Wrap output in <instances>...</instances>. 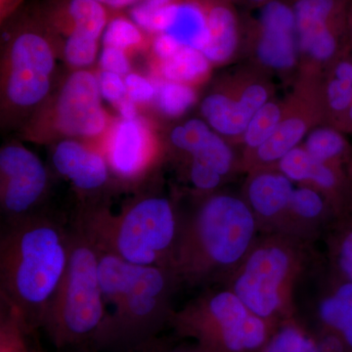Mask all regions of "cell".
<instances>
[{
  "instance_id": "obj_1",
  "label": "cell",
  "mask_w": 352,
  "mask_h": 352,
  "mask_svg": "<svg viewBox=\"0 0 352 352\" xmlns=\"http://www.w3.org/2000/svg\"><path fill=\"white\" fill-rule=\"evenodd\" d=\"M69 247V230L47 215L36 212L6 222L0 242L1 302L27 332L43 325L67 270Z\"/></svg>"
},
{
  "instance_id": "obj_2",
  "label": "cell",
  "mask_w": 352,
  "mask_h": 352,
  "mask_svg": "<svg viewBox=\"0 0 352 352\" xmlns=\"http://www.w3.org/2000/svg\"><path fill=\"white\" fill-rule=\"evenodd\" d=\"M69 236L68 265L43 325L58 349L98 344L108 318L96 240L78 219Z\"/></svg>"
},
{
  "instance_id": "obj_3",
  "label": "cell",
  "mask_w": 352,
  "mask_h": 352,
  "mask_svg": "<svg viewBox=\"0 0 352 352\" xmlns=\"http://www.w3.org/2000/svg\"><path fill=\"white\" fill-rule=\"evenodd\" d=\"M3 24L7 28L2 36V117H32L50 98L61 38L36 10L18 11Z\"/></svg>"
},
{
  "instance_id": "obj_4",
  "label": "cell",
  "mask_w": 352,
  "mask_h": 352,
  "mask_svg": "<svg viewBox=\"0 0 352 352\" xmlns=\"http://www.w3.org/2000/svg\"><path fill=\"white\" fill-rule=\"evenodd\" d=\"M78 219L97 242L127 263L170 268L178 236L177 215L170 199H136L113 214L100 206L85 208Z\"/></svg>"
},
{
  "instance_id": "obj_5",
  "label": "cell",
  "mask_w": 352,
  "mask_h": 352,
  "mask_svg": "<svg viewBox=\"0 0 352 352\" xmlns=\"http://www.w3.org/2000/svg\"><path fill=\"white\" fill-rule=\"evenodd\" d=\"M102 99L97 73L76 69L30 118L23 133L38 143L78 139L98 144L115 120Z\"/></svg>"
},
{
  "instance_id": "obj_6",
  "label": "cell",
  "mask_w": 352,
  "mask_h": 352,
  "mask_svg": "<svg viewBox=\"0 0 352 352\" xmlns=\"http://www.w3.org/2000/svg\"><path fill=\"white\" fill-rule=\"evenodd\" d=\"M170 268L131 264L129 281L108 312L97 346H139L153 340L166 319Z\"/></svg>"
},
{
  "instance_id": "obj_7",
  "label": "cell",
  "mask_w": 352,
  "mask_h": 352,
  "mask_svg": "<svg viewBox=\"0 0 352 352\" xmlns=\"http://www.w3.org/2000/svg\"><path fill=\"white\" fill-rule=\"evenodd\" d=\"M256 230L254 214L244 201L230 195L210 197L199 208L185 245L190 270L227 266L239 261Z\"/></svg>"
},
{
  "instance_id": "obj_8",
  "label": "cell",
  "mask_w": 352,
  "mask_h": 352,
  "mask_svg": "<svg viewBox=\"0 0 352 352\" xmlns=\"http://www.w3.org/2000/svg\"><path fill=\"white\" fill-rule=\"evenodd\" d=\"M176 324L200 340L203 352H252L267 340L265 321L250 311L234 292H220Z\"/></svg>"
},
{
  "instance_id": "obj_9",
  "label": "cell",
  "mask_w": 352,
  "mask_h": 352,
  "mask_svg": "<svg viewBox=\"0 0 352 352\" xmlns=\"http://www.w3.org/2000/svg\"><path fill=\"white\" fill-rule=\"evenodd\" d=\"M271 96L272 85L267 78L243 69L201 100V117L222 138H242L250 120Z\"/></svg>"
},
{
  "instance_id": "obj_10",
  "label": "cell",
  "mask_w": 352,
  "mask_h": 352,
  "mask_svg": "<svg viewBox=\"0 0 352 352\" xmlns=\"http://www.w3.org/2000/svg\"><path fill=\"white\" fill-rule=\"evenodd\" d=\"M48 173L25 146L10 143L0 150V206L6 222L36 214L48 188Z\"/></svg>"
},
{
  "instance_id": "obj_11",
  "label": "cell",
  "mask_w": 352,
  "mask_h": 352,
  "mask_svg": "<svg viewBox=\"0 0 352 352\" xmlns=\"http://www.w3.org/2000/svg\"><path fill=\"white\" fill-rule=\"evenodd\" d=\"M97 145L105 155L113 175L124 182H136L151 170L162 148L154 126L141 116L131 120L115 118Z\"/></svg>"
},
{
  "instance_id": "obj_12",
  "label": "cell",
  "mask_w": 352,
  "mask_h": 352,
  "mask_svg": "<svg viewBox=\"0 0 352 352\" xmlns=\"http://www.w3.org/2000/svg\"><path fill=\"white\" fill-rule=\"evenodd\" d=\"M288 254L276 247L252 252L234 284V293L261 319H267L279 307V289L289 270Z\"/></svg>"
},
{
  "instance_id": "obj_13",
  "label": "cell",
  "mask_w": 352,
  "mask_h": 352,
  "mask_svg": "<svg viewBox=\"0 0 352 352\" xmlns=\"http://www.w3.org/2000/svg\"><path fill=\"white\" fill-rule=\"evenodd\" d=\"M254 55L263 69L287 74L296 68L300 52L294 8L278 0L264 4Z\"/></svg>"
},
{
  "instance_id": "obj_14",
  "label": "cell",
  "mask_w": 352,
  "mask_h": 352,
  "mask_svg": "<svg viewBox=\"0 0 352 352\" xmlns=\"http://www.w3.org/2000/svg\"><path fill=\"white\" fill-rule=\"evenodd\" d=\"M51 161L55 170L82 194L105 188L112 175L99 146L88 141L63 139L55 142Z\"/></svg>"
},
{
  "instance_id": "obj_15",
  "label": "cell",
  "mask_w": 352,
  "mask_h": 352,
  "mask_svg": "<svg viewBox=\"0 0 352 352\" xmlns=\"http://www.w3.org/2000/svg\"><path fill=\"white\" fill-rule=\"evenodd\" d=\"M36 11L60 38L85 34L97 39L102 38L109 22L120 12L95 0H48Z\"/></svg>"
},
{
  "instance_id": "obj_16",
  "label": "cell",
  "mask_w": 352,
  "mask_h": 352,
  "mask_svg": "<svg viewBox=\"0 0 352 352\" xmlns=\"http://www.w3.org/2000/svg\"><path fill=\"white\" fill-rule=\"evenodd\" d=\"M207 15L208 41L201 52L212 66L228 63L240 45L239 25L228 0H200Z\"/></svg>"
},
{
  "instance_id": "obj_17",
  "label": "cell",
  "mask_w": 352,
  "mask_h": 352,
  "mask_svg": "<svg viewBox=\"0 0 352 352\" xmlns=\"http://www.w3.org/2000/svg\"><path fill=\"white\" fill-rule=\"evenodd\" d=\"M324 120L339 129L352 104V62L349 50L324 72L318 92Z\"/></svg>"
},
{
  "instance_id": "obj_18",
  "label": "cell",
  "mask_w": 352,
  "mask_h": 352,
  "mask_svg": "<svg viewBox=\"0 0 352 352\" xmlns=\"http://www.w3.org/2000/svg\"><path fill=\"white\" fill-rule=\"evenodd\" d=\"M161 34L183 47L203 50L208 41L207 15L200 0H182L164 11Z\"/></svg>"
},
{
  "instance_id": "obj_19",
  "label": "cell",
  "mask_w": 352,
  "mask_h": 352,
  "mask_svg": "<svg viewBox=\"0 0 352 352\" xmlns=\"http://www.w3.org/2000/svg\"><path fill=\"white\" fill-rule=\"evenodd\" d=\"M278 164L280 171L291 182H311L327 191H337L346 182L340 166L316 161L305 148L296 147Z\"/></svg>"
},
{
  "instance_id": "obj_20",
  "label": "cell",
  "mask_w": 352,
  "mask_h": 352,
  "mask_svg": "<svg viewBox=\"0 0 352 352\" xmlns=\"http://www.w3.org/2000/svg\"><path fill=\"white\" fill-rule=\"evenodd\" d=\"M212 65L200 50L182 47L170 59L152 62V78L199 87L207 82Z\"/></svg>"
},
{
  "instance_id": "obj_21",
  "label": "cell",
  "mask_w": 352,
  "mask_h": 352,
  "mask_svg": "<svg viewBox=\"0 0 352 352\" xmlns=\"http://www.w3.org/2000/svg\"><path fill=\"white\" fill-rule=\"evenodd\" d=\"M294 187L282 173L256 175L248 187V198L252 208L263 217H270L289 207Z\"/></svg>"
},
{
  "instance_id": "obj_22",
  "label": "cell",
  "mask_w": 352,
  "mask_h": 352,
  "mask_svg": "<svg viewBox=\"0 0 352 352\" xmlns=\"http://www.w3.org/2000/svg\"><path fill=\"white\" fill-rule=\"evenodd\" d=\"M303 148L316 161L333 166H340L352 159L351 144L344 132L329 124L309 131Z\"/></svg>"
},
{
  "instance_id": "obj_23",
  "label": "cell",
  "mask_w": 352,
  "mask_h": 352,
  "mask_svg": "<svg viewBox=\"0 0 352 352\" xmlns=\"http://www.w3.org/2000/svg\"><path fill=\"white\" fill-rule=\"evenodd\" d=\"M319 315L326 327L337 333L352 352V283L340 284L321 302Z\"/></svg>"
},
{
  "instance_id": "obj_24",
  "label": "cell",
  "mask_w": 352,
  "mask_h": 352,
  "mask_svg": "<svg viewBox=\"0 0 352 352\" xmlns=\"http://www.w3.org/2000/svg\"><path fill=\"white\" fill-rule=\"evenodd\" d=\"M153 36L143 31L129 17L118 12L111 19L102 36L103 46H112L126 51L129 55L149 51Z\"/></svg>"
},
{
  "instance_id": "obj_25",
  "label": "cell",
  "mask_w": 352,
  "mask_h": 352,
  "mask_svg": "<svg viewBox=\"0 0 352 352\" xmlns=\"http://www.w3.org/2000/svg\"><path fill=\"white\" fill-rule=\"evenodd\" d=\"M153 80L157 85L155 105L163 117L168 119L182 117L198 100V92L195 87L156 78Z\"/></svg>"
},
{
  "instance_id": "obj_26",
  "label": "cell",
  "mask_w": 352,
  "mask_h": 352,
  "mask_svg": "<svg viewBox=\"0 0 352 352\" xmlns=\"http://www.w3.org/2000/svg\"><path fill=\"white\" fill-rule=\"evenodd\" d=\"M287 102L270 100L258 109L243 134L242 140L245 147L254 151L263 144L276 131L287 112Z\"/></svg>"
},
{
  "instance_id": "obj_27",
  "label": "cell",
  "mask_w": 352,
  "mask_h": 352,
  "mask_svg": "<svg viewBox=\"0 0 352 352\" xmlns=\"http://www.w3.org/2000/svg\"><path fill=\"white\" fill-rule=\"evenodd\" d=\"M99 41L85 34H73L65 38L60 51L62 58L74 71L87 69L96 61Z\"/></svg>"
},
{
  "instance_id": "obj_28",
  "label": "cell",
  "mask_w": 352,
  "mask_h": 352,
  "mask_svg": "<svg viewBox=\"0 0 352 352\" xmlns=\"http://www.w3.org/2000/svg\"><path fill=\"white\" fill-rule=\"evenodd\" d=\"M0 352H31L25 346L23 333L27 332L19 317L8 305L2 302Z\"/></svg>"
},
{
  "instance_id": "obj_29",
  "label": "cell",
  "mask_w": 352,
  "mask_h": 352,
  "mask_svg": "<svg viewBox=\"0 0 352 352\" xmlns=\"http://www.w3.org/2000/svg\"><path fill=\"white\" fill-rule=\"evenodd\" d=\"M264 352H319V349L316 342L300 329L288 326L270 340Z\"/></svg>"
},
{
  "instance_id": "obj_30",
  "label": "cell",
  "mask_w": 352,
  "mask_h": 352,
  "mask_svg": "<svg viewBox=\"0 0 352 352\" xmlns=\"http://www.w3.org/2000/svg\"><path fill=\"white\" fill-rule=\"evenodd\" d=\"M127 97L140 108L155 104L157 94V82L152 78L139 73H129L124 76Z\"/></svg>"
},
{
  "instance_id": "obj_31",
  "label": "cell",
  "mask_w": 352,
  "mask_h": 352,
  "mask_svg": "<svg viewBox=\"0 0 352 352\" xmlns=\"http://www.w3.org/2000/svg\"><path fill=\"white\" fill-rule=\"evenodd\" d=\"M289 208L303 219H315L324 210V200L318 192L307 187L294 189Z\"/></svg>"
},
{
  "instance_id": "obj_32",
  "label": "cell",
  "mask_w": 352,
  "mask_h": 352,
  "mask_svg": "<svg viewBox=\"0 0 352 352\" xmlns=\"http://www.w3.org/2000/svg\"><path fill=\"white\" fill-rule=\"evenodd\" d=\"M222 177L223 176L210 164L200 160L191 159L189 178L196 189L204 192L212 191L219 186Z\"/></svg>"
},
{
  "instance_id": "obj_33",
  "label": "cell",
  "mask_w": 352,
  "mask_h": 352,
  "mask_svg": "<svg viewBox=\"0 0 352 352\" xmlns=\"http://www.w3.org/2000/svg\"><path fill=\"white\" fill-rule=\"evenodd\" d=\"M182 0H142L129 10V17L143 31L147 32L153 18L173 4Z\"/></svg>"
},
{
  "instance_id": "obj_34",
  "label": "cell",
  "mask_w": 352,
  "mask_h": 352,
  "mask_svg": "<svg viewBox=\"0 0 352 352\" xmlns=\"http://www.w3.org/2000/svg\"><path fill=\"white\" fill-rule=\"evenodd\" d=\"M97 78L102 98L112 104L113 107L127 97L124 76L100 69L97 73Z\"/></svg>"
},
{
  "instance_id": "obj_35",
  "label": "cell",
  "mask_w": 352,
  "mask_h": 352,
  "mask_svg": "<svg viewBox=\"0 0 352 352\" xmlns=\"http://www.w3.org/2000/svg\"><path fill=\"white\" fill-rule=\"evenodd\" d=\"M99 66L102 71L118 74L124 78L131 73V55L119 48L103 46L99 56Z\"/></svg>"
},
{
  "instance_id": "obj_36",
  "label": "cell",
  "mask_w": 352,
  "mask_h": 352,
  "mask_svg": "<svg viewBox=\"0 0 352 352\" xmlns=\"http://www.w3.org/2000/svg\"><path fill=\"white\" fill-rule=\"evenodd\" d=\"M183 46L166 34H157L153 36L150 52L151 62H163L170 59Z\"/></svg>"
},
{
  "instance_id": "obj_37",
  "label": "cell",
  "mask_w": 352,
  "mask_h": 352,
  "mask_svg": "<svg viewBox=\"0 0 352 352\" xmlns=\"http://www.w3.org/2000/svg\"><path fill=\"white\" fill-rule=\"evenodd\" d=\"M338 264L342 276L352 283V228L342 236L338 250Z\"/></svg>"
},
{
  "instance_id": "obj_38",
  "label": "cell",
  "mask_w": 352,
  "mask_h": 352,
  "mask_svg": "<svg viewBox=\"0 0 352 352\" xmlns=\"http://www.w3.org/2000/svg\"><path fill=\"white\" fill-rule=\"evenodd\" d=\"M317 346L319 352H351L342 338L333 332L325 336Z\"/></svg>"
},
{
  "instance_id": "obj_39",
  "label": "cell",
  "mask_w": 352,
  "mask_h": 352,
  "mask_svg": "<svg viewBox=\"0 0 352 352\" xmlns=\"http://www.w3.org/2000/svg\"><path fill=\"white\" fill-rule=\"evenodd\" d=\"M115 108L119 112L120 119L131 120L140 117V107L129 97L120 101Z\"/></svg>"
},
{
  "instance_id": "obj_40",
  "label": "cell",
  "mask_w": 352,
  "mask_h": 352,
  "mask_svg": "<svg viewBox=\"0 0 352 352\" xmlns=\"http://www.w3.org/2000/svg\"><path fill=\"white\" fill-rule=\"evenodd\" d=\"M24 0H0V22L1 24L18 12Z\"/></svg>"
},
{
  "instance_id": "obj_41",
  "label": "cell",
  "mask_w": 352,
  "mask_h": 352,
  "mask_svg": "<svg viewBox=\"0 0 352 352\" xmlns=\"http://www.w3.org/2000/svg\"><path fill=\"white\" fill-rule=\"evenodd\" d=\"M104 6L115 11H122V9L131 8L142 0H95Z\"/></svg>"
},
{
  "instance_id": "obj_42",
  "label": "cell",
  "mask_w": 352,
  "mask_h": 352,
  "mask_svg": "<svg viewBox=\"0 0 352 352\" xmlns=\"http://www.w3.org/2000/svg\"><path fill=\"white\" fill-rule=\"evenodd\" d=\"M129 352H162L160 351L159 347L154 344V340H148V342H143L139 346L131 347L129 349Z\"/></svg>"
},
{
  "instance_id": "obj_43",
  "label": "cell",
  "mask_w": 352,
  "mask_h": 352,
  "mask_svg": "<svg viewBox=\"0 0 352 352\" xmlns=\"http://www.w3.org/2000/svg\"><path fill=\"white\" fill-rule=\"evenodd\" d=\"M339 131L346 133L352 134V104L347 111L346 116H344V120H342V124L339 127Z\"/></svg>"
},
{
  "instance_id": "obj_44",
  "label": "cell",
  "mask_w": 352,
  "mask_h": 352,
  "mask_svg": "<svg viewBox=\"0 0 352 352\" xmlns=\"http://www.w3.org/2000/svg\"><path fill=\"white\" fill-rule=\"evenodd\" d=\"M346 29L349 34V44L352 45V0L349 2L346 13Z\"/></svg>"
},
{
  "instance_id": "obj_45",
  "label": "cell",
  "mask_w": 352,
  "mask_h": 352,
  "mask_svg": "<svg viewBox=\"0 0 352 352\" xmlns=\"http://www.w3.org/2000/svg\"><path fill=\"white\" fill-rule=\"evenodd\" d=\"M250 1H252V3H256V4H261V3L266 4V3H267V2L271 1V0H250Z\"/></svg>"
},
{
  "instance_id": "obj_46",
  "label": "cell",
  "mask_w": 352,
  "mask_h": 352,
  "mask_svg": "<svg viewBox=\"0 0 352 352\" xmlns=\"http://www.w3.org/2000/svg\"><path fill=\"white\" fill-rule=\"evenodd\" d=\"M170 352H194V351H185V349H177V351H170ZM200 352H203V351H201Z\"/></svg>"
},
{
  "instance_id": "obj_47",
  "label": "cell",
  "mask_w": 352,
  "mask_h": 352,
  "mask_svg": "<svg viewBox=\"0 0 352 352\" xmlns=\"http://www.w3.org/2000/svg\"><path fill=\"white\" fill-rule=\"evenodd\" d=\"M349 56H351V62H352V45L351 48H349Z\"/></svg>"
}]
</instances>
